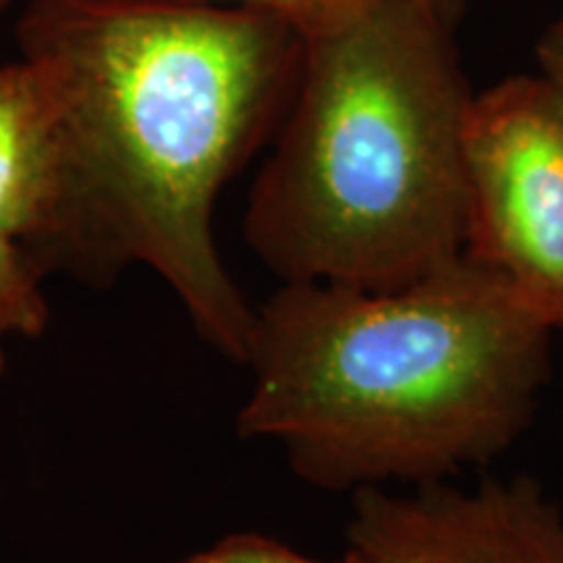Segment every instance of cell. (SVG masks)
<instances>
[{
	"mask_svg": "<svg viewBox=\"0 0 563 563\" xmlns=\"http://www.w3.org/2000/svg\"><path fill=\"white\" fill-rule=\"evenodd\" d=\"M0 232L24 245L42 272L66 266V150L51 97L24 58L0 63Z\"/></svg>",
	"mask_w": 563,
	"mask_h": 563,
	"instance_id": "8992f818",
	"label": "cell"
},
{
	"mask_svg": "<svg viewBox=\"0 0 563 563\" xmlns=\"http://www.w3.org/2000/svg\"><path fill=\"white\" fill-rule=\"evenodd\" d=\"M342 563H368L363 559V555H357L355 551H350L347 548V553H344V559H342Z\"/></svg>",
	"mask_w": 563,
	"mask_h": 563,
	"instance_id": "7c38bea8",
	"label": "cell"
},
{
	"mask_svg": "<svg viewBox=\"0 0 563 563\" xmlns=\"http://www.w3.org/2000/svg\"><path fill=\"white\" fill-rule=\"evenodd\" d=\"M3 3H9V0H0V5H3Z\"/></svg>",
	"mask_w": 563,
	"mask_h": 563,
	"instance_id": "5bb4252c",
	"label": "cell"
},
{
	"mask_svg": "<svg viewBox=\"0 0 563 563\" xmlns=\"http://www.w3.org/2000/svg\"><path fill=\"white\" fill-rule=\"evenodd\" d=\"M452 34L415 0H363L302 37L243 217L279 282L397 290L464 256L475 91Z\"/></svg>",
	"mask_w": 563,
	"mask_h": 563,
	"instance_id": "3957f363",
	"label": "cell"
},
{
	"mask_svg": "<svg viewBox=\"0 0 563 563\" xmlns=\"http://www.w3.org/2000/svg\"><path fill=\"white\" fill-rule=\"evenodd\" d=\"M188 3H214V5H245L272 13L292 26L300 37L321 26L332 24L344 13L361 5L363 0H188Z\"/></svg>",
	"mask_w": 563,
	"mask_h": 563,
	"instance_id": "9c48e42d",
	"label": "cell"
},
{
	"mask_svg": "<svg viewBox=\"0 0 563 563\" xmlns=\"http://www.w3.org/2000/svg\"><path fill=\"white\" fill-rule=\"evenodd\" d=\"M3 368H5V352H3V344H0V376H3Z\"/></svg>",
	"mask_w": 563,
	"mask_h": 563,
	"instance_id": "4fadbf2b",
	"label": "cell"
},
{
	"mask_svg": "<svg viewBox=\"0 0 563 563\" xmlns=\"http://www.w3.org/2000/svg\"><path fill=\"white\" fill-rule=\"evenodd\" d=\"M51 323L42 269L24 245L0 232V344L9 336L37 340Z\"/></svg>",
	"mask_w": 563,
	"mask_h": 563,
	"instance_id": "52a82bcc",
	"label": "cell"
},
{
	"mask_svg": "<svg viewBox=\"0 0 563 563\" xmlns=\"http://www.w3.org/2000/svg\"><path fill=\"white\" fill-rule=\"evenodd\" d=\"M553 332L467 253L397 290L279 282L256 306L238 435L277 443L316 488L443 483L527 431Z\"/></svg>",
	"mask_w": 563,
	"mask_h": 563,
	"instance_id": "7a4b0ae2",
	"label": "cell"
},
{
	"mask_svg": "<svg viewBox=\"0 0 563 563\" xmlns=\"http://www.w3.org/2000/svg\"><path fill=\"white\" fill-rule=\"evenodd\" d=\"M534 53H538V74H543L563 97V16L543 32Z\"/></svg>",
	"mask_w": 563,
	"mask_h": 563,
	"instance_id": "30bf717a",
	"label": "cell"
},
{
	"mask_svg": "<svg viewBox=\"0 0 563 563\" xmlns=\"http://www.w3.org/2000/svg\"><path fill=\"white\" fill-rule=\"evenodd\" d=\"M415 3L431 13V16L439 19L441 24H446L449 30H454V26L460 24L467 0H415Z\"/></svg>",
	"mask_w": 563,
	"mask_h": 563,
	"instance_id": "8fae6325",
	"label": "cell"
},
{
	"mask_svg": "<svg viewBox=\"0 0 563 563\" xmlns=\"http://www.w3.org/2000/svg\"><path fill=\"white\" fill-rule=\"evenodd\" d=\"M16 37L60 123L66 269L144 266L201 342L249 363L256 308L222 262L214 209L290 108L300 34L245 5L34 0Z\"/></svg>",
	"mask_w": 563,
	"mask_h": 563,
	"instance_id": "6da1fadb",
	"label": "cell"
},
{
	"mask_svg": "<svg viewBox=\"0 0 563 563\" xmlns=\"http://www.w3.org/2000/svg\"><path fill=\"white\" fill-rule=\"evenodd\" d=\"M178 563H329V561H316L311 555H302L295 551V548L279 543V540L266 538V534L238 532L220 540L217 545L207 548V551L188 555V559H183ZM332 563H342V559Z\"/></svg>",
	"mask_w": 563,
	"mask_h": 563,
	"instance_id": "ba28073f",
	"label": "cell"
},
{
	"mask_svg": "<svg viewBox=\"0 0 563 563\" xmlns=\"http://www.w3.org/2000/svg\"><path fill=\"white\" fill-rule=\"evenodd\" d=\"M347 543L368 563H563V509L530 477L363 488Z\"/></svg>",
	"mask_w": 563,
	"mask_h": 563,
	"instance_id": "5b68a950",
	"label": "cell"
},
{
	"mask_svg": "<svg viewBox=\"0 0 563 563\" xmlns=\"http://www.w3.org/2000/svg\"><path fill=\"white\" fill-rule=\"evenodd\" d=\"M467 253L563 329V97L522 74L473 97L464 123Z\"/></svg>",
	"mask_w": 563,
	"mask_h": 563,
	"instance_id": "277c9868",
	"label": "cell"
}]
</instances>
